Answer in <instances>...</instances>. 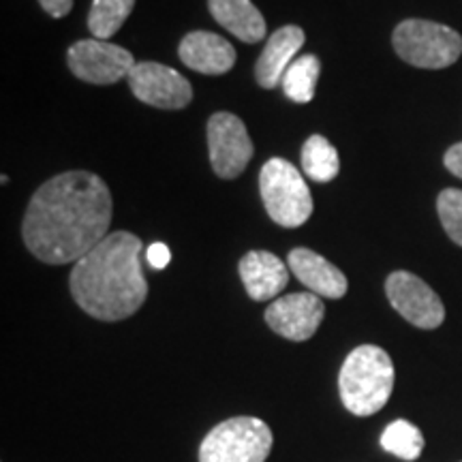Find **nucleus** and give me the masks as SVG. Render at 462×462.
<instances>
[{
    "mask_svg": "<svg viewBox=\"0 0 462 462\" xmlns=\"http://www.w3.org/2000/svg\"><path fill=\"white\" fill-rule=\"evenodd\" d=\"M396 54L420 69H446L462 54V37L454 28L429 20H404L392 34Z\"/></svg>",
    "mask_w": 462,
    "mask_h": 462,
    "instance_id": "6",
    "label": "nucleus"
},
{
    "mask_svg": "<svg viewBox=\"0 0 462 462\" xmlns=\"http://www.w3.org/2000/svg\"><path fill=\"white\" fill-rule=\"evenodd\" d=\"M143 245L135 234L114 231L71 270V296L84 313L99 321L135 315L148 298L142 270Z\"/></svg>",
    "mask_w": 462,
    "mask_h": 462,
    "instance_id": "2",
    "label": "nucleus"
},
{
    "mask_svg": "<svg viewBox=\"0 0 462 462\" xmlns=\"http://www.w3.org/2000/svg\"><path fill=\"white\" fill-rule=\"evenodd\" d=\"M259 190L270 218L287 229H296L313 215V198L296 165L285 159H270L259 173Z\"/></svg>",
    "mask_w": 462,
    "mask_h": 462,
    "instance_id": "4",
    "label": "nucleus"
},
{
    "mask_svg": "<svg viewBox=\"0 0 462 462\" xmlns=\"http://www.w3.org/2000/svg\"><path fill=\"white\" fill-rule=\"evenodd\" d=\"M240 279L255 302H268L279 296L289 282V268L274 253L251 251L240 259Z\"/></svg>",
    "mask_w": 462,
    "mask_h": 462,
    "instance_id": "14",
    "label": "nucleus"
},
{
    "mask_svg": "<svg viewBox=\"0 0 462 462\" xmlns=\"http://www.w3.org/2000/svg\"><path fill=\"white\" fill-rule=\"evenodd\" d=\"M385 293L396 313L415 328L435 330L446 319V306L441 298L411 273H392L385 281Z\"/></svg>",
    "mask_w": 462,
    "mask_h": 462,
    "instance_id": "9",
    "label": "nucleus"
},
{
    "mask_svg": "<svg viewBox=\"0 0 462 462\" xmlns=\"http://www.w3.org/2000/svg\"><path fill=\"white\" fill-rule=\"evenodd\" d=\"M133 95L146 106L159 109H182L193 99L189 79L161 62H137L129 73Z\"/></svg>",
    "mask_w": 462,
    "mask_h": 462,
    "instance_id": "10",
    "label": "nucleus"
},
{
    "mask_svg": "<svg viewBox=\"0 0 462 462\" xmlns=\"http://www.w3.org/2000/svg\"><path fill=\"white\" fill-rule=\"evenodd\" d=\"M302 170L310 180L332 182L340 170L337 148L323 135H310L302 148Z\"/></svg>",
    "mask_w": 462,
    "mask_h": 462,
    "instance_id": "18",
    "label": "nucleus"
},
{
    "mask_svg": "<svg viewBox=\"0 0 462 462\" xmlns=\"http://www.w3.org/2000/svg\"><path fill=\"white\" fill-rule=\"evenodd\" d=\"M67 62L78 79L97 86L116 84L129 78L137 65L129 50L101 39H82L67 51Z\"/></svg>",
    "mask_w": 462,
    "mask_h": 462,
    "instance_id": "7",
    "label": "nucleus"
},
{
    "mask_svg": "<svg viewBox=\"0 0 462 462\" xmlns=\"http://www.w3.org/2000/svg\"><path fill=\"white\" fill-rule=\"evenodd\" d=\"M443 163H446L448 170L452 171L456 178H460L462 180V142L448 150L446 157H443Z\"/></svg>",
    "mask_w": 462,
    "mask_h": 462,
    "instance_id": "24",
    "label": "nucleus"
},
{
    "mask_svg": "<svg viewBox=\"0 0 462 462\" xmlns=\"http://www.w3.org/2000/svg\"><path fill=\"white\" fill-rule=\"evenodd\" d=\"M114 201L107 184L92 171H65L32 195L22 238L39 262H79L109 236Z\"/></svg>",
    "mask_w": 462,
    "mask_h": 462,
    "instance_id": "1",
    "label": "nucleus"
},
{
    "mask_svg": "<svg viewBox=\"0 0 462 462\" xmlns=\"http://www.w3.org/2000/svg\"><path fill=\"white\" fill-rule=\"evenodd\" d=\"M437 212L443 229L456 245L462 246V190L446 189L437 199Z\"/></svg>",
    "mask_w": 462,
    "mask_h": 462,
    "instance_id": "21",
    "label": "nucleus"
},
{
    "mask_svg": "<svg viewBox=\"0 0 462 462\" xmlns=\"http://www.w3.org/2000/svg\"><path fill=\"white\" fill-rule=\"evenodd\" d=\"M326 306L317 293H289L265 309L263 319L279 337L304 343L319 330Z\"/></svg>",
    "mask_w": 462,
    "mask_h": 462,
    "instance_id": "11",
    "label": "nucleus"
},
{
    "mask_svg": "<svg viewBox=\"0 0 462 462\" xmlns=\"http://www.w3.org/2000/svg\"><path fill=\"white\" fill-rule=\"evenodd\" d=\"M287 265L296 279L317 293L319 298L338 300L346 293V276L326 257L317 255L310 248H293L287 257Z\"/></svg>",
    "mask_w": 462,
    "mask_h": 462,
    "instance_id": "13",
    "label": "nucleus"
},
{
    "mask_svg": "<svg viewBox=\"0 0 462 462\" xmlns=\"http://www.w3.org/2000/svg\"><path fill=\"white\" fill-rule=\"evenodd\" d=\"M208 152L212 170L223 180L238 178L253 159V142L238 116L218 112L208 120Z\"/></svg>",
    "mask_w": 462,
    "mask_h": 462,
    "instance_id": "8",
    "label": "nucleus"
},
{
    "mask_svg": "<svg viewBox=\"0 0 462 462\" xmlns=\"http://www.w3.org/2000/svg\"><path fill=\"white\" fill-rule=\"evenodd\" d=\"M381 448L402 460H418L424 452V435L407 420L392 421L381 435Z\"/></svg>",
    "mask_w": 462,
    "mask_h": 462,
    "instance_id": "20",
    "label": "nucleus"
},
{
    "mask_svg": "<svg viewBox=\"0 0 462 462\" xmlns=\"http://www.w3.org/2000/svg\"><path fill=\"white\" fill-rule=\"evenodd\" d=\"M208 7L225 31L245 43H259L265 37V20L251 0H208Z\"/></svg>",
    "mask_w": 462,
    "mask_h": 462,
    "instance_id": "16",
    "label": "nucleus"
},
{
    "mask_svg": "<svg viewBox=\"0 0 462 462\" xmlns=\"http://www.w3.org/2000/svg\"><path fill=\"white\" fill-rule=\"evenodd\" d=\"M273 449V430L259 418H229L208 432L199 462H265Z\"/></svg>",
    "mask_w": 462,
    "mask_h": 462,
    "instance_id": "5",
    "label": "nucleus"
},
{
    "mask_svg": "<svg viewBox=\"0 0 462 462\" xmlns=\"http://www.w3.org/2000/svg\"><path fill=\"white\" fill-rule=\"evenodd\" d=\"M39 5L45 14L56 17V20L69 15V11L73 9V0H39Z\"/></svg>",
    "mask_w": 462,
    "mask_h": 462,
    "instance_id": "23",
    "label": "nucleus"
},
{
    "mask_svg": "<svg viewBox=\"0 0 462 462\" xmlns=\"http://www.w3.org/2000/svg\"><path fill=\"white\" fill-rule=\"evenodd\" d=\"M146 259H148L150 268H154V270L167 268V265H170V262H171L170 246L163 245V242H154V245H150L146 248Z\"/></svg>",
    "mask_w": 462,
    "mask_h": 462,
    "instance_id": "22",
    "label": "nucleus"
},
{
    "mask_svg": "<svg viewBox=\"0 0 462 462\" xmlns=\"http://www.w3.org/2000/svg\"><path fill=\"white\" fill-rule=\"evenodd\" d=\"M319 58L304 54L296 58L282 75V92L293 103H309L315 97L317 79H319Z\"/></svg>",
    "mask_w": 462,
    "mask_h": 462,
    "instance_id": "17",
    "label": "nucleus"
},
{
    "mask_svg": "<svg viewBox=\"0 0 462 462\" xmlns=\"http://www.w3.org/2000/svg\"><path fill=\"white\" fill-rule=\"evenodd\" d=\"M135 0H92L88 14V28L92 37L107 42L123 28L131 15Z\"/></svg>",
    "mask_w": 462,
    "mask_h": 462,
    "instance_id": "19",
    "label": "nucleus"
},
{
    "mask_svg": "<svg viewBox=\"0 0 462 462\" xmlns=\"http://www.w3.org/2000/svg\"><path fill=\"white\" fill-rule=\"evenodd\" d=\"M180 60L190 71L204 75H223L236 65V50L221 34L195 31L178 45Z\"/></svg>",
    "mask_w": 462,
    "mask_h": 462,
    "instance_id": "12",
    "label": "nucleus"
},
{
    "mask_svg": "<svg viewBox=\"0 0 462 462\" xmlns=\"http://www.w3.org/2000/svg\"><path fill=\"white\" fill-rule=\"evenodd\" d=\"M394 390V364L377 345H360L346 356L338 374V392L346 411L368 418L385 407Z\"/></svg>",
    "mask_w": 462,
    "mask_h": 462,
    "instance_id": "3",
    "label": "nucleus"
},
{
    "mask_svg": "<svg viewBox=\"0 0 462 462\" xmlns=\"http://www.w3.org/2000/svg\"><path fill=\"white\" fill-rule=\"evenodd\" d=\"M306 42L304 31L300 26H282L270 34L268 43L255 65V78L262 88H276L282 82V75L296 60V54Z\"/></svg>",
    "mask_w": 462,
    "mask_h": 462,
    "instance_id": "15",
    "label": "nucleus"
}]
</instances>
